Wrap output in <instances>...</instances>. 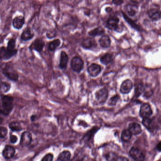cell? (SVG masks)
Segmentation results:
<instances>
[{
	"label": "cell",
	"mask_w": 161,
	"mask_h": 161,
	"mask_svg": "<svg viewBox=\"0 0 161 161\" xmlns=\"http://www.w3.org/2000/svg\"><path fill=\"white\" fill-rule=\"evenodd\" d=\"M13 100L12 96L9 95H2V113L6 116H8L12 111L13 108Z\"/></svg>",
	"instance_id": "6da1fadb"
},
{
	"label": "cell",
	"mask_w": 161,
	"mask_h": 161,
	"mask_svg": "<svg viewBox=\"0 0 161 161\" xmlns=\"http://www.w3.org/2000/svg\"><path fill=\"white\" fill-rule=\"evenodd\" d=\"M2 72L5 76L12 81H16L19 79V75L13 67L6 64L2 66Z\"/></svg>",
	"instance_id": "7a4b0ae2"
},
{
	"label": "cell",
	"mask_w": 161,
	"mask_h": 161,
	"mask_svg": "<svg viewBox=\"0 0 161 161\" xmlns=\"http://www.w3.org/2000/svg\"><path fill=\"white\" fill-rule=\"evenodd\" d=\"M17 53L15 48L7 47L0 48V60H8L12 57Z\"/></svg>",
	"instance_id": "3957f363"
},
{
	"label": "cell",
	"mask_w": 161,
	"mask_h": 161,
	"mask_svg": "<svg viewBox=\"0 0 161 161\" xmlns=\"http://www.w3.org/2000/svg\"><path fill=\"white\" fill-rule=\"evenodd\" d=\"M71 67L74 72L79 73L81 72L84 67V62L81 58L75 56L71 61Z\"/></svg>",
	"instance_id": "277c9868"
},
{
	"label": "cell",
	"mask_w": 161,
	"mask_h": 161,
	"mask_svg": "<svg viewBox=\"0 0 161 161\" xmlns=\"http://www.w3.org/2000/svg\"><path fill=\"white\" fill-rule=\"evenodd\" d=\"M119 18L116 16L108 18L106 23V27L111 31H118L119 29Z\"/></svg>",
	"instance_id": "5b68a950"
},
{
	"label": "cell",
	"mask_w": 161,
	"mask_h": 161,
	"mask_svg": "<svg viewBox=\"0 0 161 161\" xmlns=\"http://www.w3.org/2000/svg\"><path fill=\"white\" fill-rule=\"evenodd\" d=\"M96 99L101 105L105 104L108 96V91L106 88L101 89L95 94Z\"/></svg>",
	"instance_id": "8992f818"
},
{
	"label": "cell",
	"mask_w": 161,
	"mask_h": 161,
	"mask_svg": "<svg viewBox=\"0 0 161 161\" xmlns=\"http://www.w3.org/2000/svg\"><path fill=\"white\" fill-rule=\"evenodd\" d=\"M153 111L150 106L148 104L142 105L140 109V114L141 117L143 118H149L152 114Z\"/></svg>",
	"instance_id": "52a82bcc"
},
{
	"label": "cell",
	"mask_w": 161,
	"mask_h": 161,
	"mask_svg": "<svg viewBox=\"0 0 161 161\" xmlns=\"http://www.w3.org/2000/svg\"><path fill=\"white\" fill-rule=\"evenodd\" d=\"M130 155L134 160L142 161L145 158V156L141 151L136 147H133L130 151Z\"/></svg>",
	"instance_id": "ba28073f"
},
{
	"label": "cell",
	"mask_w": 161,
	"mask_h": 161,
	"mask_svg": "<svg viewBox=\"0 0 161 161\" xmlns=\"http://www.w3.org/2000/svg\"><path fill=\"white\" fill-rule=\"evenodd\" d=\"M81 46L85 49H91L96 47L97 46L96 41L92 37H89L83 39L81 43Z\"/></svg>",
	"instance_id": "9c48e42d"
},
{
	"label": "cell",
	"mask_w": 161,
	"mask_h": 161,
	"mask_svg": "<svg viewBox=\"0 0 161 161\" xmlns=\"http://www.w3.org/2000/svg\"><path fill=\"white\" fill-rule=\"evenodd\" d=\"M88 72L91 77H96L101 73V67L98 64L93 63L88 68Z\"/></svg>",
	"instance_id": "30bf717a"
},
{
	"label": "cell",
	"mask_w": 161,
	"mask_h": 161,
	"mask_svg": "<svg viewBox=\"0 0 161 161\" xmlns=\"http://www.w3.org/2000/svg\"><path fill=\"white\" fill-rule=\"evenodd\" d=\"M45 46V43L44 41L41 38H37L32 43L30 48L31 50H34L40 53L42 51Z\"/></svg>",
	"instance_id": "8fae6325"
},
{
	"label": "cell",
	"mask_w": 161,
	"mask_h": 161,
	"mask_svg": "<svg viewBox=\"0 0 161 161\" xmlns=\"http://www.w3.org/2000/svg\"><path fill=\"white\" fill-rule=\"evenodd\" d=\"M133 87L132 81L130 79L124 80L120 88V92L123 94H127L131 92Z\"/></svg>",
	"instance_id": "7c38bea8"
},
{
	"label": "cell",
	"mask_w": 161,
	"mask_h": 161,
	"mask_svg": "<svg viewBox=\"0 0 161 161\" xmlns=\"http://www.w3.org/2000/svg\"><path fill=\"white\" fill-rule=\"evenodd\" d=\"M32 136L28 131H25L22 134L20 139V145L22 147H27L31 143Z\"/></svg>",
	"instance_id": "4fadbf2b"
},
{
	"label": "cell",
	"mask_w": 161,
	"mask_h": 161,
	"mask_svg": "<svg viewBox=\"0 0 161 161\" xmlns=\"http://www.w3.org/2000/svg\"><path fill=\"white\" fill-rule=\"evenodd\" d=\"M15 149L12 146L7 145L2 151V156L6 159H10L14 156Z\"/></svg>",
	"instance_id": "5bb4252c"
},
{
	"label": "cell",
	"mask_w": 161,
	"mask_h": 161,
	"mask_svg": "<svg viewBox=\"0 0 161 161\" xmlns=\"http://www.w3.org/2000/svg\"><path fill=\"white\" fill-rule=\"evenodd\" d=\"M148 17L153 21L160 20L161 18V11L158 9H151L147 12Z\"/></svg>",
	"instance_id": "9a60e30c"
},
{
	"label": "cell",
	"mask_w": 161,
	"mask_h": 161,
	"mask_svg": "<svg viewBox=\"0 0 161 161\" xmlns=\"http://www.w3.org/2000/svg\"><path fill=\"white\" fill-rule=\"evenodd\" d=\"M111 41L110 38L107 35H103L99 39L100 46L103 48H107L110 46Z\"/></svg>",
	"instance_id": "2e32d148"
},
{
	"label": "cell",
	"mask_w": 161,
	"mask_h": 161,
	"mask_svg": "<svg viewBox=\"0 0 161 161\" xmlns=\"http://www.w3.org/2000/svg\"><path fill=\"white\" fill-rule=\"evenodd\" d=\"M132 135H137L141 132L142 129L141 125L137 123H132L129 125V129Z\"/></svg>",
	"instance_id": "e0dca14e"
},
{
	"label": "cell",
	"mask_w": 161,
	"mask_h": 161,
	"mask_svg": "<svg viewBox=\"0 0 161 161\" xmlns=\"http://www.w3.org/2000/svg\"><path fill=\"white\" fill-rule=\"evenodd\" d=\"M34 37V33L30 27H27L22 34L21 38L24 41L31 40Z\"/></svg>",
	"instance_id": "ac0fdd59"
},
{
	"label": "cell",
	"mask_w": 161,
	"mask_h": 161,
	"mask_svg": "<svg viewBox=\"0 0 161 161\" xmlns=\"http://www.w3.org/2000/svg\"><path fill=\"white\" fill-rule=\"evenodd\" d=\"M68 62V56L66 52L62 51L60 57V68L61 69L66 68Z\"/></svg>",
	"instance_id": "d6986e66"
},
{
	"label": "cell",
	"mask_w": 161,
	"mask_h": 161,
	"mask_svg": "<svg viewBox=\"0 0 161 161\" xmlns=\"http://www.w3.org/2000/svg\"><path fill=\"white\" fill-rule=\"evenodd\" d=\"M25 20L24 17L17 16L15 18L12 22L13 27L16 29H20L25 23Z\"/></svg>",
	"instance_id": "ffe728a7"
},
{
	"label": "cell",
	"mask_w": 161,
	"mask_h": 161,
	"mask_svg": "<svg viewBox=\"0 0 161 161\" xmlns=\"http://www.w3.org/2000/svg\"><path fill=\"white\" fill-rule=\"evenodd\" d=\"M125 10L129 16H134L137 13L138 8L136 5L127 4L125 7Z\"/></svg>",
	"instance_id": "44dd1931"
},
{
	"label": "cell",
	"mask_w": 161,
	"mask_h": 161,
	"mask_svg": "<svg viewBox=\"0 0 161 161\" xmlns=\"http://www.w3.org/2000/svg\"><path fill=\"white\" fill-rule=\"evenodd\" d=\"M100 61L102 64L107 65L114 61V56L111 53H106L101 58Z\"/></svg>",
	"instance_id": "7402d4cb"
},
{
	"label": "cell",
	"mask_w": 161,
	"mask_h": 161,
	"mask_svg": "<svg viewBox=\"0 0 161 161\" xmlns=\"http://www.w3.org/2000/svg\"><path fill=\"white\" fill-rule=\"evenodd\" d=\"M105 33V30L103 27H98L89 31L88 34L91 37H95L103 35Z\"/></svg>",
	"instance_id": "603a6c76"
},
{
	"label": "cell",
	"mask_w": 161,
	"mask_h": 161,
	"mask_svg": "<svg viewBox=\"0 0 161 161\" xmlns=\"http://www.w3.org/2000/svg\"><path fill=\"white\" fill-rule=\"evenodd\" d=\"M122 14L123 15V18L128 23V24L132 27L134 28V29H136L137 31H140L141 30V27L140 26L135 23L134 21L131 20V18H129L126 15L125 13H124L123 11H122Z\"/></svg>",
	"instance_id": "cb8c5ba5"
},
{
	"label": "cell",
	"mask_w": 161,
	"mask_h": 161,
	"mask_svg": "<svg viewBox=\"0 0 161 161\" xmlns=\"http://www.w3.org/2000/svg\"><path fill=\"white\" fill-rule=\"evenodd\" d=\"M71 157V154L68 151H64L60 153L57 160L58 161H69Z\"/></svg>",
	"instance_id": "d4e9b609"
},
{
	"label": "cell",
	"mask_w": 161,
	"mask_h": 161,
	"mask_svg": "<svg viewBox=\"0 0 161 161\" xmlns=\"http://www.w3.org/2000/svg\"><path fill=\"white\" fill-rule=\"evenodd\" d=\"M132 134L128 129H125L122 131L121 135L122 140L124 142H128L131 140Z\"/></svg>",
	"instance_id": "484cf974"
},
{
	"label": "cell",
	"mask_w": 161,
	"mask_h": 161,
	"mask_svg": "<svg viewBox=\"0 0 161 161\" xmlns=\"http://www.w3.org/2000/svg\"><path fill=\"white\" fill-rule=\"evenodd\" d=\"M61 44V41L59 39H55L53 41H51L49 44V47L48 48L50 51L53 52V51H55L56 49L58 47H60Z\"/></svg>",
	"instance_id": "4316f807"
},
{
	"label": "cell",
	"mask_w": 161,
	"mask_h": 161,
	"mask_svg": "<svg viewBox=\"0 0 161 161\" xmlns=\"http://www.w3.org/2000/svg\"><path fill=\"white\" fill-rule=\"evenodd\" d=\"M10 129L13 131H20L22 130L20 123L17 121H13L9 124Z\"/></svg>",
	"instance_id": "83f0119b"
},
{
	"label": "cell",
	"mask_w": 161,
	"mask_h": 161,
	"mask_svg": "<svg viewBox=\"0 0 161 161\" xmlns=\"http://www.w3.org/2000/svg\"><path fill=\"white\" fill-rule=\"evenodd\" d=\"M144 88H145V85H144L142 83H140L135 88V96L138 97L143 94L144 92Z\"/></svg>",
	"instance_id": "f1b7e54d"
},
{
	"label": "cell",
	"mask_w": 161,
	"mask_h": 161,
	"mask_svg": "<svg viewBox=\"0 0 161 161\" xmlns=\"http://www.w3.org/2000/svg\"><path fill=\"white\" fill-rule=\"evenodd\" d=\"M11 85L6 82H2L0 84V92L2 93H6L10 90Z\"/></svg>",
	"instance_id": "f546056e"
},
{
	"label": "cell",
	"mask_w": 161,
	"mask_h": 161,
	"mask_svg": "<svg viewBox=\"0 0 161 161\" xmlns=\"http://www.w3.org/2000/svg\"><path fill=\"white\" fill-rule=\"evenodd\" d=\"M143 94H144V97H146L147 98H148L150 97L153 95L152 90L151 89L150 87L148 85H145L144 92Z\"/></svg>",
	"instance_id": "4dcf8cb0"
},
{
	"label": "cell",
	"mask_w": 161,
	"mask_h": 161,
	"mask_svg": "<svg viewBox=\"0 0 161 161\" xmlns=\"http://www.w3.org/2000/svg\"><path fill=\"white\" fill-rule=\"evenodd\" d=\"M119 99V96L117 95H114L110 99L108 102V105L110 106H114L116 104L117 102H118Z\"/></svg>",
	"instance_id": "1f68e13d"
},
{
	"label": "cell",
	"mask_w": 161,
	"mask_h": 161,
	"mask_svg": "<svg viewBox=\"0 0 161 161\" xmlns=\"http://www.w3.org/2000/svg\"><path fill=\"white\" fill-rule=\"evenodd\" d=\"M152 123V120L149 118H144L142 121L143 124L146 127V128L148 129H150Z\"/></svg>",
	"instance_id": "d6a6232c"
},
{
	"label": "cell",
	"mask_w": 161,
	"mask_h": 161,
	"mask_svg": "<svg viewBox=\"0 0 161 161\" xmlns=\"http://www.w3.org/2000/svg\"><path fill=\"white\" fill-rule=\"evenodd\" d=\"M8 130L4 127H0V138H3L6 136Z\"/></svg>",
	"instance_id": "836d02e7"
},
{
	"label": "cell",
	"mask_w": 161,
	"mask_h": 161,
	"mask_svg": "<svg viewBox=\"0 0 161 161\" xmlns=\"http://www.w3.org/2000/svg\"><path fill=\"white\" fill-rule=\"evenodd\" d=\"M57 33L56 31L54 29H51L50 31H48L46 34V36L49 39H51V38H54L56 36Z\"/></svg>",
	"instance_id": "e575fe53"
},
{
	"label": "cell",
	"mask_w": 161,
	"mask_h": 161,
	"mask_svg": "<svg viewBox=\"0 0 161 161\" xmlns=\"http://www.w3.org/2000/svg\"><path fill=\"white\" fill-rule=\"evenodd\" d=\"M106 159L107 160H111V161H114V160H117L118 157L114 153H107L106 155Z\"/></svg>",
	"instance_id": "d590c367"
},
{
	"label": "cell",
	"mask_w": 161,
	"mask_h": 161,
	"mask_svg": "<svg viewBox=\"0 0 161 161\" xmlns=\"http://www.w3.org/2000/svg\"><path fill=\"white\" fill-rule=\"evenodd\" d=\"M53 159V155L52 153H48L42 159V161H51Z\"/></svg>",
	"instance_id": "8d00e7d4"
},
{
	"label": "cell",
	"mask_w": 161,
	"mask_h": 161,
	"mask_svg": "<svg viewBox=\"0 0 161 161\" xmlns=\"http://www.w3.org/2000/svg\"><path fill=\"white\" fill-rule=\"evenodd\" d=\"M17 141V137L15 135H11L10 136V141H11V143L14 144V143H16Z\"/></svg>",
	"instance_id": "74e56055"
},
{
	"label": "cell",
	"mask_w": 161,
	"mask_h": 161,
	"mask_svg": "<svg viewBox=\"0 0 161 161\" xmlns=\"http://www.w3.org/2000/svg\"><path fill=\"white\" fill-rule=\"evenodd\" d=\"M113 3L117 6L121 5L123 3V0H112Z\"/></svg>",
	"instance_id": "f35d334b"
},
{
	"label": "cell",
	"mask_w": 161,
	"mask_h": 161,
	"mask_svg": "<svg viewBox=\"0 0 161 161\" xmlns=\"http://www.w3.org/2000/svg\"><path fill=\"white\" fill-rule=\"evenodd\" d=\"M4 116H6L3 113H2V111L0 110V123H1L3 121V119H4Z\"/></svg>",
	"instance_id": "ab89813d"
},
{
	"label": "cell",
	"mask_w": 161,
	"mask_h": 161,
	"mask_svg": "<svg viewBox=\"0 0 161 161\" xmlns=\"http://www.w3.org/2000/svg\"><path fill=\"white\" fill-rule=\"evenodd\" d=\"M132 2L134 3V4H138L141 3L143 1V0H130Z\"/></svg>",
	"instance_id": "60d3db41"
},
{
	"label": "cell",
	"mask_w": 161,
	"mask_h": 161,
	"mask_svg": "<svg viewBox=\"0 0 161 161\" xmlns=\"http://www.w3.org/2000/svg\"><path fill=\"white\" fill-rule=\"evenodd\" d=\"M157 148L159 151H161V142H159V144L157 146Z\"/></svg>",
	"instance_id": "b9f144b4"
},
{
	"label": "cell",
	"mask_w": 161,
	"mask_h": 161,
	"mask_svg": "<svg viewBox=\"0 0 161 161\" xmlns=\"http://www.w3.org/2000/svg\"><path fill=\"white\" fill-rule=\"evenodd\" d=\"M112 10V8L110 7H107V8H106V11H107V12H111V11Z\"/></svg>",
	"instance_id": "7bdbcfd3"
},
{
	"label": "cell",
	"mask_w": 161,
	"mask_h": 161,
	"mask_svg": "<svg viewBox=\"0 0 161 161\" xmlns=\"http://www.w3.org/2000/svg\"><path fill=\"white\" fill-rule=\"evenodd\" d=\"M35 118H36V116L35 115H32L31 117V121H33L35 120Z\"/></svg>",
	"instance_id": "ee69618b"
},
{
	"label": "cell",
	"mask_w": 161,
	"mask_h": 161,
	"mask_svg": "<svg viewBox=\"0 0 161 161\" xmlns=\"http://www.w3.org/2000/svg\"><path fill=\"white\" fill-rule=\"evenodd\" d=\"M0 42H1V41H0Z\"/></svg>",
	"instance_id": "f6af8a7d"
}]
</instances>
